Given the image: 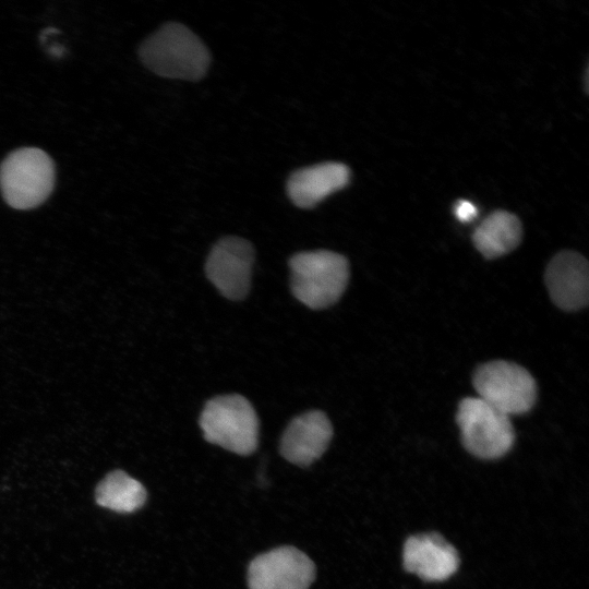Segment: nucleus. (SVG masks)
I'll return each instance as SVG.
<instances>
[{"label":"nucleus","mask_w":589,"mask_h":589,"mask_svg":"<svg viewBox=\"0 0 589 589\" xmlns=\"http://www.w3.org/2000/svg\"><path fill=\"white\" fill-rule=\"evenodd\" d=\"M56 170L50 156L37 147L10 153L0 165V190L15 209H31L44 203L55 187Z\"/></svg>","instance_id":"obj_4"},{"label":"nucleus","mask_w":589,"mask_h":589,"mask_svg":"<svg viewBox=\"0 0 589 589\" xmlns=\"http://www.w3.org/2000/svg\"><path fill=\"white\" fill-rule=\"evenodd\" d=\"M545 284L552 301L562 310L584 308L589 299L587 260L574 251L557 253L546 267Z\"/></svg>","instance_id":"obj_10"},{"label":"nucleus","mask_w":589,"mask_h":589,"mask_svg":"<svg viewBox=\"0 0 589 589\" xmlns=\"http://www.w3.org/2000/svg\"><path fill=\"white\" fill-rule=\"evenodd\" d=\"M457 423L465 448L481 459H496L513 446L515 433L509 417L479 397L458 406Z\"/></svg>","instance_id":"obj_5"},{"label":"nucleus","mask_w":589,"mask_h":589,"mask_svg":"<svg viewBox=\"0 0 589 589\" xmlns=\"http://www.w3.org/2000/svg\"><path fill=\"white\" fill-rule=\"evenodd\" d=\"M332 437L328 417L320 410L308 411L287 425L280 440V454L289 462L306 467L325 453Z\"/></svg>","instance_id":"obj_9"},{"label":"nucleus","mask_w":589,"mask_h":589,"mask_svg":"<svg viewBox=\"0 0 589 589\" xmlns=\"http://www.w3.org/2000/svg\"><path fill=\"white\" fill-rule=\"evenodd\" d=\"M204 438L238 455H251L259 444V418L243 396L221 395L209 399L199 420Z\"/></svg>","instance_id":"obj_3"},{"label":"nucleus","mask_w":589,"mask_h":589,"mask_svg":"<svg viewBox=\"0 0 589 589\" xmlns=\"http://www.w3.org/2000/svg\"><path fill=\"white\" fill-rule=\"evenodd\" d=\"M478 397L509 416L528 412L534 405L537 386L522 366L495 360L481 364L474 372Z\"/></svg>","instance_id":"obj_6"},{"label":"nucleus","mask_w":589,"mask_h":589,"mask_svg":"<svg viewBox=\"0 0 589 589\" xmlns=\"http://www.w3.org/2000/svg\"><path fill=\"white\" fill-rule=\"evenodd\" d=\"M456 217L462 221H471L478 214L477 207L469 201L461 200L455 206Z\"/></svg>","instance_id":"obj_15"},{"label":"nucleus","mask_w":589,"mask_h":589,"mask_svg":"<svg viewBox=\"0 0 589 589\" xmlns=\"http://www.w3.org/2000/svg\"><path fill=\"white\" fill-rule=\"evenodd\" d=\"M142 62L164 77L199 81L209 65L207 47L190 28L169 22L148 36L141 45Z\"/></svg>","instance_id":"obj_1"},{"label":"nucleus","mask_w":589,"mask_h":589,"mask_svg":"<svg viewBox=\"0 0 589 589\" xmlns=\"http://www.w3.org/2000/svg\"><path fill=\"white\" fill-rule=\"evenodd\" d=\"M407 572L425 581H443L453 576L459 566L456 549L437 533L409 537L402 551Z\"/></svg>","instance_id":"obj_11"},{"label":"nucleus","mask_w":589,"mask_h":589,"mask_svg":"<svg viewBox=\"0 0 589 589\" xmlns=\"http://www.w3.org/2000/svg\"><path fill=\"white\" fill-rule=\"evenodd\" d=\"M146 490L136 479L122 470L108 473L97 485L96 503L118 513H133L146 502Z\"/></svg>","instance_id":"obj_14"},{"label":"nucleus","mask_w":589,"mask_h":589,"mask_svg":"<svg viewBox=\"0 0 589 589\" xmlns=\"http://www.w3.org/2000/svg\"><path fill=\"white\" fill-rule=\"evenodd\" d=\"M315 565L294 546H280L263 553L249 565V589H309Z\"/></svg>","instance_id":"obj_8"},{"label":"nucleus","mask_w":589,"mask_h":589,"mask_svg":"<svg viewBox=\"0 0 589 589\" xmlns=\"http://www.w3.org/2000/svg\"><path fill=\"white\" fill-rule=\"evenodd\" d=\"M254 249L239 237H225L212 248L205 273L211 283L227 299L238 301L250 290Z\"/></svg>","instance_id":"obj_7"},{"label":"nucleus","mask_w":589,"mask_h":589,"mask_svg":"<svg viewBox=\"0 0 589 589\" xmlns=\"http://www.w3.org/2000/svg\"><path fill=\"white\" fill-rule=\"evenodd\" d=\"M293 296L313 310L336 303L349 280L345 256L328 250L299 252L289 260Z\"/></svg>","instance_id":"obj_2"},{"label":"nucleus","mask_w":589,"mask_h":589,"mask_svg":"<svg viewBox=\"0 0 589 589\" xmlns=\"http://www.w3.org/2000/svg\"><path fill=\"white\" fill-rule=\"evenodd\" d=\"M349 180L350 170L346 165L326 161L292 172L287 181V193L296 206L311 208L345 188Z\"/></svg>","instance_id":"obj_12"},{"label":"nucleus","mask_w":589,"mask_h":589,"mask_svg":"<svg viewBox=\"0 0 589 589\" xmlns=\"http://www.w3.org/2000/svg\"><path fill=\"white\" fill-rule=\"evenodd\" d=\"M521 235V224L517 216L496 211L477 227L472 240L484 257L496 259L513 251L519 244Z\"/></svg>","instance_id":"obj_13"}]
</instances>
